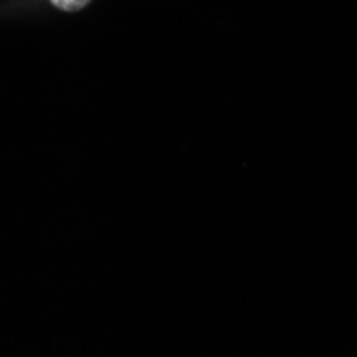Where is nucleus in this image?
Masks as SVG:
<instances>
[{"mask_svg": "<svg viewBox=\"0 0 357 357\" xmlns=\"http://www.w3.org/2000/svg\"><path fill=\"white\" fill-rule=\"evenodd\" d=\"M50 3L60 9V11H67V13H77L82 9H86L92 0H50Z\"/></svg>", "mask_w": 357, "mask_h": 357, "instance_id": "obj_1", "label": "nucleus"}]
</instances>
